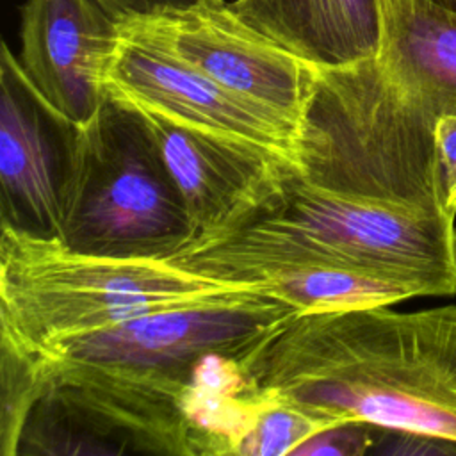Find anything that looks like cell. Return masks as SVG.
<instances>
[{"mask_svg": "<svg viewBox=\"0 0 456 456\" xmlns=\"http://www.w3.org/2000/svg\"><path fill=\"white\" fill-rule=\"evenodd\" d=\"M372 428L365 422H346L321 431L294 454H362L372 445Z\"/></svg>", "mask_w": 456, "mask_h": 456, "instance_id": "obj_16", "label": "cell"}, {"mask_svg": "<svg viewBox=\"0 0 456 456\" xmlns=\"http://www.w3.org/2000/svg\"><path fill=\"white\" fill-rule=\"evenodd\" d=\"M440 201L447 214L456 216V114H444L435 126Z\"/></svg>", "mask_w": 456, "mask_h": 456, "instance_id": "obj_17", "label": "cell"}, {"mask_svg": "<svg viewBox=\"0 0 456 456\" xmlns=\"http://www.w3.org/2000/svg\"><path fill=\"white\" fill-rule=\"evenodd\" d=\"M248 378L335 424L456 442V305L296 314L253 356Z\"/></svg>", "mask_w": 456, "mask_h": 456, "instance_id": "obj_2", "label": "cell"}, {"mask_svg": "<svg viewBox=\"0 0 456 456\" xmlns=\"http://www.w3.org/2000/svg\"><path fill=\"white\" fill-rule=\"evenodd\" d=\"M103 86L109 98L126 107L264 150L301 169L297 123L223 87L135 34L119 28Z\"/></svg>", "mask_w": 456, "mask_h": 456, "instance_id": "obj_8", "label": "cell"}, {"mask_svg": "<svg viewBox=\"0 0 456 456\" xmlns=\"http://www.w3.org/2000/svg\"><path fill=\"white\" fill-rule=\"evenodd\" d=\"M191 237L180 191L135 109L107 96L87 121L68 125L57 239L82 253L169 258Z\"/></svg>", "mask_w": 456, "mask_h": 456, "instance_id": "obj_6", "label": "cell"}, {"mask_svg": "<svg viewBox=\"0 0 456 456\" xmlns=\"http://www.w3.org/2000/svg\"><path fill=\"white\" fill-rule=\"evenodd\" d=\"M296 314L249 290L139 315L32 356L0 349V442L14 447L28 426H61V452L71 442L105 452L103 442L109 452L119 444L121 452L207 456L191 417L200 362L214 353L251 362Z\"/></svg>", "mask_w": 456, "mask_h": 456, "instance_id": "obj_1", "label": "cell"}, {"mask_svg": "<svg viewBox=\"0 0 456 456\" xmlns=\"http://www.w3.org/2000/svg\"><path fill=\"white\" fill-rule=\"evenodd\" d=\"M376 61L411 102L435 114H456V9L435 0H381Z\"/></svg>", "mask_w": 456, "mask_h": 456, "instance_id": "obj_12", "label": "cell"}, {"mask_svg": "<svg viewBox=\"0 0 456 456\" xmlns=\"http://www.w3.org/2000/svg\"><path fill=\"white\" fill-rule=\"evenodd\" d=\"M137 112L183 200L192 233L183 248L226 235L249 221L280 192L287 175L297 171L264 150Z\"/></svg>", "mask_w": 456, "mask_h": 456, "instance_id": "obj_9", "label": "cell"}, {"mask_svg": "<svg viewBox=\"0 0 456 456\" xmlns=\"http://www.w3.org/2000/svg\"><path fill=\"white\" fill-rule=\"evenodd\" d=\"M445 7H451V9H456V0H435Z\"/></svg>", "mask_w": 456, "mask_h": 456, "instance_id": "obj_19", "label": "cell"}, {"mask_svg": "<svg viewBox=\"0 0 456 456\" xmlns=\"http://www.w3.org/2000/svg\"><path fill=\"white\" fill-rule=\"evenodd\" d=\"M118 27L297 125L315 89L319 66L256 28L226 0H194L126 16Z\"/></svg>", "mask_w": 456, "mask_h": 456, "instance_id": "obj_7", "label": "cell"}, {"mask_svg": "<svg viewBox=\"0 0 456 456\" xmlns=\"http://www.w3.org/2000/svg\"><path fill=\"white\" fill-rule=\"evenodd\" d=\"M20 39V64L45 103L69 125L87 121L107 98L118 20L96 0H27Z\"/></svg>", "mask_w": 456, "mask_h": 456, "instance_id": "obj_10", "label": "cell"}, {"mask_svg": "<svg viewBox=\"0 0 456 456\" xmlns=\"http://www.w3.org/2000/svg\"><path fill=\"white\" fill-rule=\"evenodd\" d=\"M454 233L447 212L392 207L314 185L292 171L249 221L167 260L228 281L273 265H338L401 283L415 296H452Z\"/></svg>", "mask_w": 456, "mask_h": 456, "instance_id": "obj_3", "label": "cell"}, {"mask_svg": "<svg viewBox=\"0 0 456 456\" xmlns=\"http://www.w3.org/2000/svg\"><path fill=\"white\" fill-rule=\"evenodd\" d=\"M436 116L408 100L376 57L319 66L299 123L306 182L417 212H445L440 201Z\"/></svg>", "mask_w": 456, "mask_h": 456, "instance_id": "obj_5", "label": "cell"}, {"mask_svg": "<svg viewBox=\"0 0 456 456\" xmlns=\"http://www.w3.org/2000/svg\"><path fill=\"white\" fill-rule=\"evenodd\" d=\"M107 12H110L116 20L126 16L150 14L166 7H178L191 4L194 0H96Z\"/></svg>", "mask_w": 456, "mask_h": 456, "instance_id": "obj_18", "label": "cell"}, {"mask_svg": "<svg viewBox=\"0 0 456 456\" xmlns=\"http://www.w3.org/2000/svg\"><path fill=\"white\" fill-rule=\"evenodd\" d=\"M335 426L340 424L273 397L240 436L235 456L294 454L312 436Z\"/></svg>", "mask_w": 456, "mask_h": 456, "instance_id": "obj_15", "label": "cell"}, {"mask_svg": "<svg viewBox=\"0 0 456 456\" xmlns=\"http://www.w3.org/2000/svg\"><path fill=\"white\" fill-rule=\"evenodd\" d=\"M260 294L292 305L297 314H328L390 306L415 297L395 281L338 265L292 264L253 271L244 278Z\"/></svg>", "mask_w": 456, "mask_h": 456, "instance_id": "obj_14", "label": "cell"}, {"mask_svg": "<svg viewBox=\"0 0 456 456\" xmlns=\"http://www.w3.org/2000/svg\"><path fill=\"white\" fill-rule=\"evenodd\" d=\"M454 251H456V233H454Z\"/></svg>", "mask_w": 456, "mask_h": 456, "instance_id": "obj_20", "label": "cell"}, {"mask_svg": "<svg viewBox=\"0 0 456 456\" xmlns=\"http://www.w3.org/2000/svg\"><path fill=\"white\" fill-rule=\"evenodd\" d=\"M258 292L167 258L107 256L2 224L0 349L32 356L157 310Z\"/></svg>", "mask_w": 456, "mask_h": 456, "instance_id": "obj_4", "label": "cell"}, {"mask_svg": "<svg viewBox=\"0 0 456 456\" xmlns=\"http://www.w3.org/2000/svg\"><path fill=\"white\" fill-rule=\"evenodd\" d=\"M2 224L34 235L59 233V183L68 121L39 96L20 59L0 57Z\"/></svg>", "mask_w": 456, "mask_h": 456, "instance_id": "obj_11", "label": "cell"}, {"mask_svg": "<svg viewBox=\"0 0 456 456\" xmlns=\"http://www.w3.org/2000/svg\"><path fill=\"white\" fill-rule=\"evenodd\" d=\"M280 45L317 66L374 59L381 41V0H230Z\"/></svg>", "mask_w": 456, "mask_h": 456, "instance_id": "obj_13", "label": "cell"}]
</instances>
